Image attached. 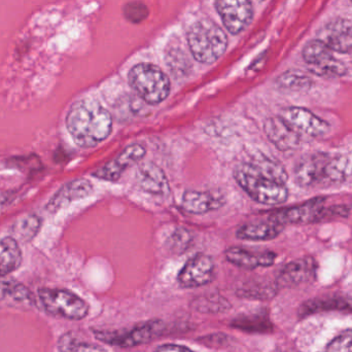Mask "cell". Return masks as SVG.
<instances>
[{
  "label": "cell",
  "mask_w": 352,
  "mask_h": 352,
  "mask_svg": "<svg viewBox=\"0 0 352 352\" xmlns=\"http://www.w3.org/2000/svg\"><path fill=\"white\" fill-rule=\"evenodd\" d=\"M66 127L80 148H91L104 142L113 130L111 113L98 101L82 98L70 107Z\"/></svg>",
  "instance_id": "6da1fadb"
},
{
  "label": "cell",
  "mask_w": 352,
  "mask_h": 352,
  "mask_svg": "<svg viewBox=\"0 0 352 352\" xmlns=\"http://www.w3.org/2000/svg\"><path fill=\"white\" fill-rule=\"evenodd\" d=\"M349 160L328 153H314L302 157L295 166V180L302 188L331 186L344 182Z\"/></svg>",
  "instance_id": "7a4b0ae2"
},
{
  "label": "cell",
  "mask_w": 352,
  "mask_h": 352,
  "mask_svg": "<svg viewBox=\"0 0 352 352\" xmlns=\"http://www.w3.org/2000/svg\"><path fill=\"white\" fill-rule=\"evenodd\" d=\"M186 38L190 53L200 63H214L227 50V35L219 25L208 19L194 23L188 29Z\"/></svg>",
  "instance_id": "3957f363"
},
{
  "label": "cell",
  "mask_w": 352,
  "mask_h": 352,
  "mask_svg": "<svg viewBox=\"0 0 352 352\" xmlns=\"http://www.w3.org/2000/svg\"><path fill=\"white\" fill-rule=\"evenodd\" d=\"M234 178L250 198L261 204H283L289 198V190L285 184L261 175L248 162L236 167Z\"/></svg>",
  "instance_id": "277c9868"
},
{
  "label": "cell",
  "mask_w": 352,
  "mask_h": 352,
  "mask_svg": "<svg viewBox=\"0 0 352 352\" xmlns=\"http://www.w3.org/2000/svg\"><path fill=\"white\" fill-rule=\"evenodd\" d=\"M128 78L132 89L148 104H160L170 93L168 76L154 64H138L130 70Z\"/></svg>",
  "instance_id": "5b68a950"
},
{
  "label": "cell",
  "mask_w": 352,
  "mask_h": 352,
  "mask_svg": "<svg viewBox=\"0 0 352 352\" xmlns=\"http://www.w3.org/2000/svg\"><path fill=\"white\" fill-rule=\"evenodd\" d=\"M38 297L43 309L53 316L82 320L89 314V305L76 294L63 289H41Z\"/></svg>",
  "instance_id": "8992f818"
},
{
  "label": "cell",
  "mask_w": 352,
  "mask_h": 352,
  "mask_svg": "<svg viewBox=\"0 0 352 352\" xmlns=\"http://www.w3.org/2000/svg\"><path fill=\"white\" fill-rule=\"evenodd\" d=\"M164 329V322L162 320H152L136 324L131 330L116 331V332L93 331V333L101 342L107 343L113 346L128 349V347L150 343L151 341L160 336Z\"/></svg>",
  "instance_id": "52a82bcc"
},
{
  "label": "cell",
  "mask_w": 352,
  "mask_h": 352,
  "mask_svg": "<svg viewBox=\"0 0 352 352\" xmlns=\"http://www.w3.org/2000/svg\"><path fill=\"white\" fill-rule=\"evenodd\" d=\"M303 59L310 72L316 76L339 78L347 72L345 64L337 59L332 50L318 39L309 41L304 47Z\"/></svg>",
  "instance_id": "ba28073f"
},
{
  "label": "cell",
  "mask_w": 352,
  "mask_h": 352,
  "mask_svg": "<svg viewBox=\"0 0 352 352\" xmlns=\"http://www.w3.org/2000/svg\"><path fill=\"white\" fill-rule=\"evenodd\" d=\"M215 6L223 25L232 34L243 32L254 18L250 0H215Z\"/></svg>",
  "instance_id": "9c48e42d"
},
{
  "label": "cell",
  "mask_w": 352,
  "mask_h": 352,
  "mask_svg": "<svg viewBox=\"0 0 352 352\" xmlns=\"http://www.w3.org/2000/svg\"><path fill=\"white\" fill-rule=\"evenodd\" d=\"M324 200L326 199L318 197L301 204L279 209L271 212L269 219L283 226L316 223L324 207Z\"/></svg>",
  "instance_id": "30bf717a"
},
{
  "label": "cell",
  "mask_w": 352,
  "mask_h": 352,
  "mask_svg": "<svg viewBox=\"0 0 352 352\" xmlns=\"http://www.w3.org/2000/svg\"><path fill=\"white\" fill-rule=\"evenodd\" d=\"M215 265L210 256L198 254L188 261L180 270L177 281L184 289L208 285L214 278Z\"/></svg>",
  "instance_id": "8fae6325"
},
{
  "label": "cell",
  "mask_w": 352,
  "mask_h": 352,
  "mask_svg": "<svg viewBox=\"0 0 352 352\" xmlns=\"http://www.w3.org/2000/svg\"><path fill=\"white\" fill-rule=\"evenodd\" d=\"M280 118L298 133L311 138H322L330 131V125L324 120L304 107H287Z\"/></svg>",
  "instance_id": "7c38bea8"
},
{
  "label": "cell",
  "mask_w": 352,
  "mask_h": 352,
  "mask_svg": "<svg viewBox=\"0 0 352 352\" xmlns=\"http://www.w3.org/2000/svg\"><path fill=\"white\" fill-rule=\"evenodd\" d=\"M146 151L142 144H132L124 148L115 159L93 173V176L107 182H116L129 167L140 162L146 156Z\"/></svg>",
  "instance_id": "4fadbf2b"
},
{
  "label": "cell",
  "mask_w": 352,
  "mask_h": 352,
  "mask_svg": "<svg viewBox=\"0 0 352 352\" xmlns=\"http://www.w3.org/2000/svg\"><path fill=\"white\" fill-rule=\"evenodd\" d=\"M318 41L337 53L352 51V24L347 20L336 19L318 31Z\"/></svg>",
  "instance_id": "5bb4252c"
},
{
  "label": "cell",
  "mask_w": 352,
  "mask_h": 352,
  "mask_svg": "<svg viewBox=\"0 0 352 352\" xmlns=\"http://www.w3.org/2000/svg\"><path fill=\"white\" fill-rule=\"evenodd\" d=\"M264 131L268 140L283 153L294 152L301 146V134L295 131L280 117L267 119Z\"/></svg>",
  "instance_id": "9a60e30c"
},
{
  "label": "cell",
  "mask_w": 352,
  "mask_h": 352,
  "mask_svg": "<svg viewBox=\"0 0 352 352\" xmlns=\"http://www.w3.org/2000/svg\"><path fill=\"white\" fill-rule=\"evenodd\" d=\"M316 269L318 265L314 258H305L293 261L281 269L277 276V287H297L314 277Z\"/></svg>",
  "instance_id": "2e32d148"
},
{
  "label": "cell",
  "mask_w": 352,
  "mask_h": 352,
  "mask_svg": "<svg viewBox=\"0 0 352 352\" xmlns=\"http://www.w3.org/2000/svg\"><path fill=\"white\" fill-rule=\"evenodd\" d=\"M93 192V186L86 178H78L64 184L47 205V210L56 212L74 201L87 198Z\"/></svg>",
  "instance_id": "e0dca14e"
},
{
  "label": "cell",
  "mask_w": 352,
  "mask_h": 352,
  "mask_svg": "<svg viewBox=\"0 0 352 352\" xmlns=\"http://www.w3.org/2000/svg\"><path fill=\"white\" fill-rule=\"evenodd\" d=\"M228 262L242 269L258 268L272 266L276 260V254L273 252H252L239 246H232L225 252Z\"/></svg>",
  "instance_id": "ac0fdd59"
},
{
  "label": "cell",
  "mask_w": 352,
  "mask_h": 352,
  "mask_svg": "<svg viewBox=\"0 0 352 352\" xmlns=\"http://www.w3.org/2000/svg\"><path fill=\"white\" fill-rule=\"evenodd\" d=\"M138 186L150 194L166 196L170 192L168 178L164 171L155 163L144 162L136 170Z\"/></svg>",
  "instance_id": "d6986e66"
},
{
  "label": "cell",
  "mask_w": 352,
  "mask_h": 352,
  "mask_svg": "<svg viewBox=\"0 0 352 352\" xmlns=\"http://www.w3.org/2000/svg\"><path fill=\"white\" fill-rule=\"evenodd\" d=\"M34 304L32 293L24 285L14 279L0 276V306L31 308Z\"/></svg>",
  "instance_id": "ffe728a7"
},
{
  "label": "cell",
  "mask_w": 352,
  "mask_h": 352,
  "mask_svg": "<svg viewBox=\"0 0 352 352\" xmlns=\"http://www.w3.org/2000/svg\"><path fill=\"white\" fill-rule=\"evenodd\" d=\"M223 204L225 201L221 197L210 192L186 190L182 196V208L192 214H204L221 208Z\"/></svg>",
  "instance_id": "44dd1931"
},
{
  "label": "cell",
  "mask_w": 352,
  "mask_h": 352,
  "mask_svg": "<svg viewBox=\"0 0 352 352\" xmlns=\"http://www.w3.org/2000/svg\"><path fill=\"white\" fill-rule=\"evenodd\" d=\"M285 226L267 219L266 221H256L241 226L236 232V236L242 240L252 241H268L280 235Z\"/></svg>",
  "instance_id": "7402d4cb"
},
{
  "label": "cell",
  "mask_w": 352,
  "mask_h": 352,
  "mask_svg": "<svg viewBox=\"0 0 352 352\" xmlns=\"http://www.w3.org/2000/svg\"><path fill=\"white\" fill-rule=\"evenodd\" d=\"M23 256L19 242L12 237L0 239V276H6L20 268Z\"/></svg>",
  "instance_id": "603a6c76"
},
{
  "label": "cell",
  "mask_w": 352,
  "mask_h": 352,
  "mask_svg": "<svg viewBox=\"0 0 352 352\" xmlns=\"http://www.w3.org/2000/svg\"><path fill=\"white\" fill-rule=\"evenodd\" d=\"M248 163L261 175L275 180V182L285 184V182L289 179V175H287L285 167L280 163L276 162L264 155H260Z\"/></svg>",
  "instance_id": "cb8c5ba5"
},
{
  "label": "cell",
  "mask_w": 352,
  "mask_h": 352,
  "mask_svg": "<svg viewBox=\"0 0 352 352\" xmlns=\"http://www.w3.org/2000/svg\"><path fill=\"white\" fill-rule=\"evenodd\" d=\"M41 227V221L37 215H27L16 221L12 226L10 237L16 241L29 242L38 233Z\"/></svg>",
  "instance_id": "d4e9b609"
},
{
  "label": "cell",
  "mask_w": 352,
  "mask_h": 352,
  "mask_svg": "<svg viewBox=\"0 0 352 352\" xmlns=\"http://www.w3.org/2000/svg\"><path fill=\"white\" fill-rule=\"evenodd\" d=\"M59 352H107L100 345L88 342L69 332L62 335L58 341Z\"/></svg>",
  "instance_id": "484cf974"
},
{
  "label": "cell",
  "mask_w": 352,
  "mask_h": 352,
  "mask_svg": "<svg viewBox=\"0 0 352 352\" xmlns=\"http://www.w3.org/2000/svg\"><path fill=\"white\" fill-rule=\"evenodd\" d=\"M279 88L289 91H308L311 89V78L299 70H289L278 76L276 80Z\"/></svg>",
  "instance_id": "4316f807"
},
{
  "label": "cell",
  "mask_w": 352,
  "mask_h": 352,
  "mask_svg": "<svg viewBox=\"0 0 352 352\" xmlns=\"http://www.w3.org/2000/svg\"><path fill=\"white\" fill-rule=\"evenodd\" d=\"M192 307L202 314H223L231 308L229 302L219 295L203 296L192 302Z\"/></svg>",
  "instance_id": "83f0119b"
},
{
  "label": "cell",
  "mask_w": 352,
  "mask_h": 352,
  "mask_svg": "<svg viewBox=\"0 0 352 352\" xmlns=\"http://www.w3.org/2000/svg\"><path fill=\"white\" fill-rule=\"evenodd\" d=\"M166 63L171 72L177 76H184L190 69V60L180 47H170L166 51Z\"/></svg>",
  "instance_id": "f1b7e54d"
},
{
  "label": "cell",
  "mask_w": 352,
  "mask_h": 352,
  "mask_svg": "<svg viewBox=\"0 0 352 352\" xmlns=\"http://www.w3.org/2000/svg\"><path fill=\"white\" fill-rule=\"evenodd\" d=\"M192 237L190 232L186 231V229H182V228L176 229L168 239L169 250H173L176 254L186 252L192 243Z\"/></svg>",
  "instance_id": "f546056e"
},
{
  "label": "cell",
  "mask_w": 352,
  "mask_h": 352,
  "mask_svg": "<svg viewBox=\"0 0 352 352\" xmlns=\"http://www.w3.org/2000/svg\"><path fill=\"white\" fill-rule=\"evenodd\" d=\"M124 16L129 22L140 24L148 18V10L144 2L132 1L124 8Z\"/></svg>",
  "instance_id": "4dcf8cb0"
},
{
  "label": "cell",
  "mask_w": 352,
  "mask_h": 352,
  "mask_svg": "<svg viewBox=\"0 0 352 352\" xmlns=\"http://www.w3.org/2000/svg\"><path fill=\"white\" fill-rule=\"evenodd\" d=\"M324 352H352V329L335 337Z\"/></svg>",
  "instance_id": "1f68e13d"
},
{
  "label": "cell",
  "mask_w": 352,
  "mask_h": 352,
  "mask_svg": "<svg viewBox=\"0 0 352 352\" xmlns=\"http://www.w3.org/2000/svg\"><path fill=\"white\" fill-rule=\"evenodd\" d=\"M276 287L256 285V287H244L240 289L238 295H240L239 297L248 298V299H267L274 295Z\"/></svg>",
  "instance_id": "d6a6232c"
},
{
  "label": "cell",
  "mask_w": 352,
  "mask_h": 352,
  "mask_svg": "<svg viewBox=\"0 0 352 352\" xmlns=\"http://www.w3.org/2000/svg\"><path fill=\"white\" fill-rule=\"evenodd\" d=\"M306 307L309 308H337V309H344V308H352V302L347 301L343 298L332 299L329 298L327 300H314L310 304H306Z\"/></svg>",
  "instance_id": "836d02e7"
},
{
  "label": "cell",
  "mask_w": 352,
  "mask_h": 352,
  "mask_svg": "<svg viewBox=\"0 0 352 352\" xmlns=\"http://www.w3.org/2000/svg\"><path fill=\"white\" fill-rule=\"evenodd\" d=\"M349 212H351V207L344 204L333 205V206L328 207V208L324 207L322 212H320L318 223L322 221H328V219H338V217L345 219V217H349Z\"/></svg>",
  "instance_id": "e575fe53"
},
{
  "label": "cell",
  "mask_w": 352,
  "mask_h": 352,
  "mask_svg": "<svg viewBox=\"0 0 352 352\" xmlns=\"http://www.w3.org/2000/svg\"><path fill=\"white\" fill-rule=\"evenodd\" d=\"M154 352H194L188 347L178 344H164L158 347Z\"/></svg>",
  "instance_id": "d590c367"
},
{
  "label": "cell",
  "mask_w": 352,
  "mask_h": 352,
  "mask_svg": "<svg viewBox=\"0 0 352 352\" xmlns=\"http://www.w3.org/2000/svg\"><path fill=\"white\" fill-rule=\"evenodd\" d=\"M260 1H264V0H260Z\"/></svg>",
  "instance_id": "8d00e7d4"
},
{
  "label": "cell",
  "mask_w": 352,
  "mask_h": 352,
  "mask_svg": "<svg viewBox=\"0 0 352 352\" xmlns=\"http://www.w3.org/2000/svg\"><path fill=\"white\" fill-rule=\"evenodd\" d=\"M351 2H352V0H351Z\"/></svg>",
  "instance_id": "74e56055"
}]
</instances>
